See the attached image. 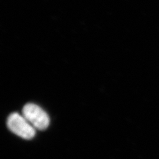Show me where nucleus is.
<instances>
[{
	"instance_id": "obj_1",
	"label": "nucleus",
	"mask_w": 159,
	"mask_h": 159,
	"mask_svg": "<svg viewBox=\"0 0 159 159\" xmlns=\"http://www.w3.org/2000/svg\"><path fill=\"white\" fill-rule=\"evenodd\" d=\"M23 116L38 130H44L49 125L50 119L48 114L41 107L34 103H27L23 107Z\"/></svg>"
},
{
	"instance_id": "obj_2",
	"label": "nucleus",
	"mask_w": 159,
	"mask_h": 159,
	"mask_svg": "<svg viewBox=\"0 0 159 159\" xmlns=\"http://www.w3.org/2000/svg\"><path fill=\"white\" fill-rule=\"evenodd\" d=\"M7 125L10 131L23 139H31L35 135V129L17 113H13L9 116Z\"/></svg>"
}]
</instances>
